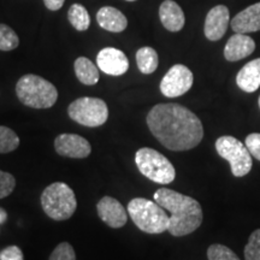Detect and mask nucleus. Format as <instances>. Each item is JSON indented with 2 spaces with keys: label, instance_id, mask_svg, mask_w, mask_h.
Returning <instances> with one entry per match:
<instances>
[{
  "label": "nucleus",
  "instance_id": "obj_1",
  "mask_svg": "<svg viewBox=\"0 0 260 260\" xmlns=\"http://www.w3.org/2000/svg\"><path fill=\"white\" fill-rule=\"evenodd\" d=\"M146 122L154 138L170 151H189L204 138L199 117L180 104H158L148 112Z\"/></svg>",
  "mask_w": 260,
  "mask_h": 260
},
{
  "label": "nucleus",
  "instance_id": "obj_2",
  "mask_svg": "<svg viewBox=\"0 0 260 260\" xmlns=\"http://www.w3.org/2000/svg\"><path fill=\"white\" fill-rule=\"evenodd\" d=\"M154 201L171 213L168 232L181 237L191 234L203 223V209L199 201L169 188H159Z\"/></svg>",
  "mask_w": 260,
  "mask_h": 260
},
{
  "label": "nucleus",
  "instance_id": "obj_3",
  "mask_svg": "<svg viewBox=\"0 0 260 260\" xmlns=\"http://www.w3.org/2000/svg\"><path fill=\"white\" fill-rule=\"evenodd\" d=\"M19 102L31 109H50L57 103L58 90L50 81L38 75L22 76L16 84Z\"/></svg>",
  "mask_w": 260,
  "mask_h": 260
},
{
  "label": "nucleus",
  "instance_id": "obj_4",
  "mask_svg": "<svg viewBox=\"0 0 260 260\" xmlns=\"http://www.w3.org/2000/svg\"><path fill=\"white\" fill-rule=\"evenodd\" d=\"M128 214L141 232L161 234L167 232L170 217L160 205L145 198H135L128 204Z\"/></svg>",
  "mask_w": 260,
  "mask_h": 260
},
{
  "label": "nucleus",
  "instance_id": "obj_5",
  "mask_svg": "<svg viewBox=\"0 0 260 260\" xmlns=\"http://www.w3.org/2000/svg\"><path fill=\"white\" fill-rule=\"evenodd\" d=\"M41 207L50 218L67 220L76 211V197L68 184L63 182H54L42 191Z\"/></svg>",
  "mask_w": 260,
  "mask_h": 260
},
{
  "label": "nucleus",
  "instance_id": "obj_6",
  "mask_svg": "<svg viewBox=\"0 0 260 260\" xmlns=\"http://www.w3.org/2000/svg\"><path fill=\"white\" fill-rule=\"evenodd\" d=\"M135 164L145 177L155 183L169 184L176 177L170 160L153 148H140L135 154Z\"/></svg>",
  "mask_w": 260,
  "mask_h": 260
},
{
  "label": "nucleus",
  "instance_id": "obj_7",
  "mask_svg": "<svg viewBox=\"0 0 260 260\" xmlns=\"http://www.w3.org/2000/svg\"><path fill=\"white\" fill-rule=\"evenodd\" d=\"M216 151L230 164L235 177H243L252 170L253 160L248 148L234 136H220L216 141Z\"/></svg>",
  "mask_w": 260,
  "mask_h": 260
},
{
  "label": "nucleus",
  "instance_id": "obj_8",
  "mask_svg": "<svg viewBox=\"0 0 260 260\" xmlns=\"http://www.w3.org/2000/svg\"><path fill=\"white\" fill-rule=\"evenodd\" d=\"M68 115L81 125L96 128L106 123L109 118V107L99 98L83 96L70 104L68 107Z\"/></svg>",
  "mask_w": 260,
  "mask_h": 260
},
{
  "label": "nucleus",
  "instance_id": "obj_9",
  "mask_svg": "<svg viewBox=\"0 0 260 260\" xmlns=\"http://www.w3.org/2000/svg\"><path fill=\"white\" fill-rule=\"evenodd\" d=\"M194 82L193 73L183 64H175L165 74L160 82V92L167 98H177L186 94Z\"/></svg>",
  "mask_w": 260,
  "mask_h": 260
},
{
  "label": "nucleus",
  "instance_id": "obj_10",
  "mask_svg": "<svg viewBox=\"0 0 260 260\" xmlns=\"http://www.w3.org/2000/svg\"><path fill=\"white\" fill-rule=\"evenodd\" d=\"M54 149L61 157L83 159L92 152L88 140L77 134H60L54 140Z\"/></svg>",
  "mask_w": 260,
  "mask_h": 260
},
{
  "label": "nucleus",
  "instance_id": "obj_11",
  "mask_svg": "<svg viewBox=\"0 0 260 260\" xmlns=\"http://www.w3.org/2000/svg\"><path fill=\"white\" fill-rule=\"evenodd\" d=\"M98 68L111 76H121L129 69V60L124 52L118 48L105 47L96 56Z\"/></svg>",
  "mask_w": 260,
  "mask_h": 260
},
{
  "label": "nucleus",
  "instance_id": "obj_12",
  "mask_svg": "<svg viewBox=\"0 0 260 260\" xmlns=\"http://www.w3.org/2000/svg\"><path fill=\"white\" fill-rule=\"evenodd\" d=\"M99 218L110 228L118 229L124 226L128 220V213L123 205L112 197H104L96 205Z\"/></svg>",
  "mask_w": 260,
  "mask_h": 260
},
{
  "label": "nucleus",
  "instance_id": "obj_13",
  "mask_svg": "<svg viewBox=\"0 0 260 260\" xmlns=\"http://www.w3.org/2000/svg\"><path fill=\"white\" fill-rule=\"evenodd\" d=\"M230 22L229 9L225 5H217L207 12L204 32L210 41H218L225 35Z\"/></svg>",
  "mask_w": 260,
  "mask_h": 260
},
{
  "label": "nucleus",
  "instance_id": "obj_14",
  "mask_svg": "<svg viewBox=\"0 0 260 260\" xmlns=\"http://www.w3.org/2000/svg\"><path fill=\"white\" fill-rule=\"evenodd\" d=\"M255 50V42L247 34L235 32L224 47V58L228 61H237L251 56Z\"/></svg>",
  "mask_w": 260,
  "mask_h": 260
},
{
  "label": "nucleus",
  "instance_id": "obj_15",
  "mask_svg": "<svg viewBox=\"0 0 260 260\" xmlns=\"http://www.w3.org/2000/svg\"><path fill=\"white\" fill-rule=\"evenodd\" d=\"M232 29L240 34H248L260 30V2L255 3L242 11H240L232 19Z\"/></svg>",
  "mask_w": 260,
  "mask_h": 260
},
{
  "label": "nucleus",
  "instance_id": "obj_16",
  "mask_svg": "<svg viewBox=\"0 0 260 260\" xmlns=\"http://www.w3.org/2000/svg\"><path fill=\"white\" fill-rule=\"evenodd\" d=\"M159 18L161 24L169 31H180L186 23L183 10L174 0H165L159 8Z\"/></svg>",
  "mask_w": 260,
  "mask_h": 260
},
{
  "label": "nucleus",
  "instance_id": "obj_17",
  "mask_svg": "<svg viewBox=\"0 0 260 260\" xmlns=\"http://www.w3.org/2000/svg\"><path fill=\"white\" fill-rule=\"evenodd\" d=\"M96 21L100 27L111 32H121L128 27V19L118 9L104 6L98 11Z\"/></svg>",
  "mask_w": 260,
  "mask_h": 260
},
{
  "label": "nucleus",
  "instance_id": "obj_18",
  "mask_svg": "<svg viewBox=\"0 0 260 260\" xmlns=\"http://www.w3.org/2000/svg\"><path fill=\"white\" fill-rule=\"evenodd\" d=\"M236 83L246 93H253L260 87V58L247 63L237 73Z\"/></svg>",
  "mask_w": 260,
  "mask_h": 260
},
{
  "label": "nucleus",
  "instance_id": "obj_19",
  "mask_svg": "<svg viewBox=\"0 0 260 260\" xmlns=\"http://www.w3.org/2000/svg\"><path fill=\"white\" fill-rule=\"evenodd\" d=\"M75 74L81 83L86 86H94L99 81V68L86 57H79L74 64Z\"/></svg>",
  "mask_w": 260,
  "mask_h": 260
},
{
  "label": "nucleus",
  "instance_id": "obj_20",
  "mask_svg": "<svg viewBox=\"0 0 260 260\" xmlns=\"http://www.w3.org/2000/svg\"><path fill=\"white\" fill-rule=\"evenodd\" d=\"M136 64L142 74H153L159 64L157 51L152 47H141L136 52Z\"/></svg>",
  "mask_w": 260,
  "mask_h": 260
},
{
  "label": "nucleus",
  "instance_id": "obj_21",
  "mask_svg": "<svg viewBox=\"0 0 260 260\" xmlns=\"http://www.w3.org/2000/svg\"><path fill=\"white\" fill-rule=\"evenodd\" d=\"M70 24L79 31H86L90 25V17L87 9L81 4H74L68 11Z\"/></svg>",
  "mask_w": 260,
  "mask_h": 260
},
{
  "label": "nucleus",
  "instance_id": "obj_22",
  "mask_svg": "<svg viewBox=\"0 0 260 260\" xmlns=\"http://www.w3.org/2000/svg\"><path fill=\"white\" fill-rule=\"evenodd\" d=\"M19 146V138L12 129L0 125V153H10Z\"/></svg>",
  "mask_w": 260,
  "mask_h": 260
},
{
  "label": "nucleus",
  "instance_id": "obj_23",
  "mask_svg": "<svg viewBox=\"0 0 260 260\" xmlns=\"http://www.w3.org/2000/svg\"><path fill=\"white\" fill-rule=\"evenodd\" d=\"M19 45L18 35L6 24H0V51H12Z\"/></svg>",
  "mask_w": 260,
  "mask_h": 260
},
{
  "label": "nucleus",
  "instance_id": "obj_24",
  "mask_svg": "<svg viewBox=\"0 0 260 260\" xmlns=\"http://www.w3.org/2000/svg\"><path fill=\"white\" fill-rule=\"evenodd\" d=\"M207 258L209 260H240L232 249L224 245H211L207 249Z\"/></svg>",
  "mask_w": 260,
  "mask_h": 260
},
{
  "label": "nucleus",
  "instance_id": "obj_25",
  "mask_svg": "<svg viewBox=\"0 0 260 260\" xmlns=\"http://www.w3.org/2000/svg\"><path fill=\"white\" fill-rule=\"evenodd\" d=\"M246 260H260V229L254 230L245 247Z\"/></svg>",
  "mask_w": 260,
  "mask_h": 260
},
{
  "label": "nucleus",
  "instance_id": "obj_26",
  "mask_svg": "<svg viewBox=\"0 0 260 260\" xmlns=\"http://www.w3.org/2000/svg\"><path fill=\"white\" fill-rule=\"evenodd\" d=\"M48 260H76V254L70 243L61 242L51 253Z\"/></svg>",
  "mask_w": 260,
  "mask_h": 260
},
{
  "label": "nucleus",
  "instance_id": "obj_27",
  "mask_svg": "<svg viewBox=\"0 0 260 260\" xmlns=\"http://www.w3.org/2000/svg\"><path fill=\"white\" fill-rule=\"evenodd\" d=\"M16 187V180L9 172L0 170V199L9 197Z\"/></svg>",
  "mask_w": 260,
  "mask_h": 260
},
{
  "label": "nucleus",
  "instance_id": "obj_28",
  "mask_svg": "<svg viewBox=\"0 0 260 260\" xmlns=\"http://www.w3.org/2000/svg\"><path fill=\"white\" fill-rule=\"evenodd\" d=\"M246 147L248 148L252 157L258 159L260 161V134L259 133H252L247 136L245 140Z\"/></svg>",
  "mask_w": 260,
  "mask_h": 260
},
{
  "label": "nucleus",
  "instance_id": "obj_29",
  "mask_svg": "<svg viewBox=\"0 0 260 260\" xmlns=\"http://www.w3.org/2000/svg\"><path fill=\"white\" fill-rule=\"evenodd\" d=\"M0 260H24L23 252L17 246H9L0 252Z\"/></svg>",
  "mask_w": 260,
  "mask_h": 260
},
{
  "label": "nucleus",
  "instance_id": "obj_30",
  "mask_svg": "<svg viewBox=\"0 0 260 260\" xmlns=\"http://www.w3.org/2000/svg\"><path fill=\"white\" fill-rule=\"evenodd\" d=\"M65 0H44L45 6L51 11H58L64 5Z\"/></svg>",
  "mask_w": 260,
  "mask_h": 260
},
{
  "label": "nucleus",
  "instance_id": "obj_31",
  "mask_svg": "<svg viewBox=\"0 0 260 260\" xmlns=\"http://www.w3.org/2000/svg\"><path fill=\"white\" fill-rule=\"evenodd\" d=\"M8 220V212L0 207V224H4Z\"/></svg>",
  "mask_w": 260,
  "mask_h": 260
},
{
  "label": "nucleus",
  "instance_id": "obj_32",
  "mask_svg": "<svg viewBox=\"0 0 260 260\" xmlns=\"http://www.w3.org/2000/svg\"><path fill=\"white\" fill-rule=\"evenodd\" d=\"M126 2H136V0H126Z\"/></svg>",
  "mask_w": 260,
  "mask_h": 260
},
{
  "label": "nucleus",
  "instance_id": "obj_33",
  "mask_svg": "<svg viewBox=\"0 0 260 260\" xmlns=\"http://www.w3.org/2000/svg\"><path fill=\"white\" fill-rule=\"evenodd\" d=\"M258 104H259V107H260V96H259V100H258Z\"/></svg>",
  "mask_w": 260,
  "mask_h": 260
}]
</instances>
